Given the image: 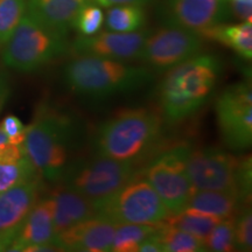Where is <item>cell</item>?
<instances>
[{"label": "cell", "instance_id": "obj_1", "mask_svg": "<svg viewBox=\"0 0 252 252\" xmlns=\"http://www.w3.org/2000/svg\"><path fill=\"white\" fill-rule=\"evenodd\" d=\"M222 63L215 55L197 54L166 71L158 87L162 116L171 124L197 112L216 88Z\"/></svg>", "mask_w": 252, "mask_h": 252}, {"label": "cell", "instance_id": "obj_2", "mask_svg": "<svg viewBox=\"0 0 252 252\" xmlns=\"http://www.w3.org/2000/svg\"><path fill=\"white\" fill-rule=\"evenodd\" d=\"M78 126L68 113L41 106L27 126L24 151L37 173L48 181L58 182L71 162Z\"/></svg>", "mask_w": 252, "mask_h": 252}, {"label": "cell", "instance_id": "obj_3", "mask_svg": "<svg viewBox=\"0 0 252 252\" xmlns=\"http://www.w3.org/2000/svg\"><path fill=\"white\" fill-rule=\"evenodd\" d=\"M162 132V118L153 110H122L99 126L94 138L97 154L135 163L153 149Z\"/></svg>", "mask_w": 252, "mask_h": 252}, {"label": "cell", "instance_id": "obj_4", "mask_svg": "<svg viewBox=\"0 0 252 252\" xmlns=\"http://www.w3.org/2000/svg\"><path fill=\"white\" fill-rule=\"evenodd\" d=\"M64 81L78 96L100 99L147 86L153 74L147 67L97 56H76L65 65Z\"/></svg>", "mask_w": 252, "mask_h": 252}, {"label": "cell", "instance_id": "obj_5", "mask_svg": "<svg viewBox=\"0 0 252 252\" xmlns=\"http://www.w3.org/2000/svg\"><path fill=\"white\" fill-rule=\"evenodd\" d=\"M251 157H237L219 147L189 151L187 173L195 190H225L243 203L251 200Z\"/></svg>", "mask_w": 252, "mask_h": 252}, {"label": "cell", "instance_id": "obj_6", "mask_svg": "<svg viewBox=\"0 0 252 252\" xmlns=\"http://www.w3.org/2000/svg\"><path fill=\"white\" fill-rule=\"evenodd\" d=\"M2 61L18 71H35L68 49L67 35L41 24L26 12L5 43Z\"/></svg>", "mask_w": 252, "mask_h": 252}, {"label": "cell", "instance_id": "obj_7", "mask_svg": "<svg viewBox=\"0 0 252 252\" xmlns=\"http://www.w3.org/2000/svg\"><path fill=\"white\" fill-rule=\"evenodd\" d=\"M135 174V163L97 154L71 161L60 181L96 206L124 187Z\"/></svg>", "mask_w": 252, "mask_h": 252}, {"label": "cell", "instance_id": "obj_8", "mask_svg": "<svg viewBox=\"0 0 252 252\" xmlns=\"http://www.w3.org/2000/svg\"><path fill=\"white\" fill-rule=\"evenodd\" d=\"M94 208L97 215L105 217L116 225L124 223L157 224L171 216L154 188L139 173Z\"/></svg>", "mask_w": 252, "mask_h": 252}, {"label": "cell", "instance_id": "obj_9", "mask_svg": "<svg viewBox=\"0 0 252 252\" xmlns=\"http://www.w3.org/2000/svg\"><path fill=\"white\" fill-rule=\"evenodd\" d=\"M188 145H178L157 157L144 173L145 179L154 188L171 215L187 208L195 189L187 173Z\"/></svg>", "mask_w": 252, "mask_h": 252}, {"label": "cell", "instance_id": "obj_10", "mask_svg": "<svg viewBox=\"0 0 252 252\" xmlns=\"http://www.w3.org/2000/svg\"><path fill=\"white\" fill-rule=\"evenodd\" d=\"M216 116L222 139L230 149L243 151L252 141V93L248 83L226 88L216 100Z\"/></svg>", "mask_w": 252, "mask_h": 252}, {"label": "cell", "instance_id": "obj_11", "mask_svg": "<svg viewBox=\"0 0 252 252\" xmlns=\"http://www.w3.org/2000/svg\"><path fill=\"white\" fill-rule=\"evenodd\" d=\"M201 49L198 34L168 25L147 35L139 60L150 70L167 71L200 54Z\"/></svg>", "mask_w": 252, "mask_h": 252}, {"label": "cell", "instance_id": "obj_12", "mask_svg": "<svg viewBox=\"0 0 252 252\" xmlns=\"http://www.w3.org/2000/svg\"><path fill=\"white\" fill-rule=\"evenodd\" d=\"M147 31H137L131 33L105 31L89 36H78L71 43V52L76 56H97L112 59L117 61L139 60L145 40L149 35Z\"/></svg>", "mask_w": 252, "mask_h": 252}, {"label": "cell", "instance_id": "obj_13", "mask_svg": "<svg viewBox=\"0 0 252 252\" xmlns=\"http://www.w3.org/2000/svg\"><path fill=\"white\" fill-rule=\"evenodd\" d=\"M167 23L198 35L230 17L225 0H167Z\"/></svg>", "mask_w": 252, "mask_h": 252}, {"label": "cell", "instance_id": "obj_14", "mask_svg": "<svg viewBox=\"0 0 252 252\" xmlns=\"http://www.w3.org/2000/svg\"><path fill=\"white\" fill-rule=\"evenodd\" d=\"M116 226L105 217L96 215L55 235L53 243L58 245L61 251H111Z\"/></svg>", "mask_w": 252, "mask_h": 252}, {"label": "cell", "instance_id": "obj_15", "mask_svg": "<svg viewBox=\"0 0 252 252\" xmlns=\"http://www.w3.org/2000/svg\"><path fill=\"white\" fill-rule=\"evenodd\" d=\"M40 188L36 178L0 193V236L14 241L32 208L39 200Z\"/></svg>", "mask_w": 252, "mask_h": 252}, {"label": "cell", "instance_id": "obj_16", "mask_svg": "<svg viewBox=\"0 0 252 252\" xmlns=\"http://www.w3.org/2000/svg\"><path fill=\"white\" fill-rule=\"evenodd\" d=\"M54 235V202L47 196L34 204L7 251H24L31 245L50 243Z\"/></svg>", "mask_w": 252, "mask_h": 252}, {"label": "cell", "instance_id": "obj_17", "mask_svg": "<svg viewBox=\"0 0 252 252\" xmlns=\"http://www.w3.org/2000/svg\"><path fill=\"white\" fill-rule=\"evenodd\" d=\"M49 196L54 202L55 235L97 215L96 208L91 201L62 184L53 189Z\"/></svg>", "mask_w": 252, "mask_h": 252}, {"label": "cell", "instance_id": "obj_18", "mask_svg": "<svg viewBox=\"0 0 252 252\" xmlns=\"http://www.w3.org/2000/svg\"><path fill=\"white\" fill-rule=\"evenodd\" d=\"M90 0H28L27 13L41 24L67 35L78 12Z\"/></svg>", "mask_w": 252, "mask_h": 252}, {"label": "cell", "instance_id": "obj_19", "mask_svg": "<svg viewBox=\"0 0 252 252\" xmlns=\"http://www.w3.org/2000/svg\"><path fill=\"white\" fill-rule=\"evenodd\" d=\"M245 206L237 194L225 190H195L189 198L187 208L196 212L224 219L235 216Z\"/></svg>", "mask_w": 252, "mask_h": 252}, {"label": "cell", "instance_id": "obj_20", "mask_svg": "<svg viewBox=\"0 0 252 252\" xmlns=\"http://www.w3.org/2000/svg\"><path fill=\"white\" fill-rule=\"evenodd\" d=\"M201 36L222 43L244 60L250 61L252 59V20L235 25L220 23L209 28Z\"/></svg>", "mask_w": 252, "mask_h": 252}, {"label": "cell", "instance_id": "obj_21", "mask_svg": "<svg viewBox=\"0 0 252 252\" xmlns=\"http://www.w3.org/2000/svg\"><path fill=\"white\" fill-rule=\"evenodd\" d=\"M156 234L166 252H200L207 251L206 244L196 236L167 224L165 220L159 223Z\"/></svg>", "mask_w": 252, "mask_h": 252}, {"label": "cell", "instance_id": "obj_22", "mask_svg": "<svg viewBox=\"0 0 252 252\" xmlns=\"http://www.w3.org/2000/svg\"><path fill=\"white\" fill-rule=\"evenodd\" d=\"M146 21V14L143 6L139 5H119L109 7L104 23L109 31L131 33L143 28Z\"/></svg>", "mask_w": 252, "mask_h": 252}, {"label": "cell", "instance_id": "obj_23", "mask_svg": "<svg viewBox=\"0 0 252 252\" xmlns=\"http://www.w3.org/2000/svg\"><path fill=\"white\" fill-rule=\"evenodd\" d=\"M220 220V217L186 208L180 213L173 214L165 220V222L175 228L185 230L204 242Z\"/></svg>", "mask_w": 252, "mask_h": 252}, {"label": "cell", "instance_id": "obj_24", "mask_svg": "<svg viewBox=\"0 0 252 252\" xmlns=\"http://www.w3.org/2000/svg\"><path fill=\"white\" fill-rule=\"evenodd\" d=\"M157 224H138V223H124L116 226L115 237L111 245V251L115 252H138V247L145 238L157 231Z\"/></svg>", "mask_w": 252, "mask_h": 252}, {"label": "cell", "instance_id": "obj_25", "mask_svg": "<svg viewBox=\"0 0 252 252\" xmlns=\"http://www.w3.org/2000/svg\"><path fill=\"white\" fill-rule=\"evenodd\" d=\"M39 175L27 156L14 160H0V193L23 182L36 179Z\"/></svg>", "mask_w": 252, "mask_h": 252}, {"label": "cell", "instance_id": "obj_26", "mask_svg": "<svg viewBox=\"0 0 252 252\" xmlns=\"http://www.w3.org/2000/svg\"><path fill=\"white\" fill-rule=\"evenodd\" d=\"M26 12V0H0V46L7 42Z\"/></svg>", "mask_w": 252, "mask_h": 252}, {"label": "cell", "instance_id": "obj_27", "mask_svg": "<svg viewBox=\"0 0 252 252\" xmlns=\"http://www.w3.org/2000/svg\"><path fill=\"white\" fill-rule=\"evenodd\" d=\"M204 244H206L207 251H236L235 216L220 219L204 241Z\"/></svg>", "mask_w": 252, "mask_h": 252}, {"label": "cell", "instance_id": "obj_28", "mask_svg": "<svg viewBox=\"0 0 252 252\" xmlns=\"http://www.w3.org/2000/svg\"><path fill=\"white\" fill-rule=\"evenodd\" d=\"M104 24V13L100 6L94 4H87L78 12L75 18L72 27L76 28L81 35L89 36L98 33Z\"/></svg>", "mask_w": 252, "mask_h": 252}, {"label": "cell", "instance_id": "obj_29", "mask_svg": "<svg viewBox=\"0 0 252 252\" xmlns=\"http://www.w3.org/2000/svg\"><path fill=\"white\" fill-rule=\"evenodd\" d=\"M236 250L251 251L252 248V215L251 208L245 204L235 215Z\"/></svg>", "mask_w": 252, "mask_h": 252}, {"label": "cell", "instance_id": "obj_30", "mask_svg": "<svg viewBox=\"0 0 252 252\" xmlns=\"http://www.w3.org/2000/svg\"><path fill=\"white\" fill-rule=\"evenodd\" d=\"M0 130L4 132L9 143L18 145V146H24L27 126H25L17 116H6L0 124Z\"/></svg>", "mask_w": 252, "mask_h": 252}, {"label": "cell", "instance_id": "obj_31", "mask_svg": "<svg viewBox=\"0 0 252 252\" xmlns=\"http://www.w3.org/2000/svg\"><path fill=\"white\" fill-rule=\"evenodd\" d=\"M24 156H26L24 146H18V145L9 143L4 132L0 130V160L20 159Z\"/></svg>", "mask_w": 252, "mask_h": 252}, {"label": "cell", "instance_id": "obj_32", "mask_svg": "<svg viewBox=\"0 0 252 252\" xmlns=\"http://www.w3.org/2000/svg\"><path fill=\"white\" fill-rule=\"evenodd\" d=\"M230 15L241 21L252 20V1H226Z\"/></svg>", "mask_w": 252, "mask_h": 252}, {"label": "cell", "instance_id": "obj_33", "mask_svg": "<svg viewBox=\"0 0 252 252\" xmlns=\"http://www.w3.org/2000/svg\"><path fill=\"white\" fill-rule=\"evenodd\" d=\"M162 247L156 232L146 237L138 247V252H162Z\"/></svg>", "mask_w": 252, "mask_h": 252}, {"label": "cell", "instance_id": "obj_34", "mask_svg": "<svg viewBox=\"0 0 252 252\" xmlns=\"http://www.w3.org/2000/svg\"><path fill=\"white\" fill-rule=\"evenodd\" d=\"M94 1V4L100 6V7H112V6H119V5H139L144 6L150 4L152 0H90Z\"/></svg>", "mask_w": 252, "mask_h": 252}, {"label": "cell", "instance_id": "obj_35", "mask_svg": "<svg viewBox=\"0 0 252 252\" xmlns=\"http://www.w3.org/2000/svg\"><path fill=\"white\" fill-rule=\"evenodd\" d=\"M7 94H8L7 82H6L4 75L0 72V106L5 103L6 98H7Z\"/></svg>", "mask_w": 252, "mask_h": 252}, {"label": "cell", "instance_id": "obj_36", "mask_svg": "<svg viewBox=\"0 0 252 252\" xmlns=\"http://www.w3.org/2000/svg\"><path fill=\"white\" fill-rule=\"evenodd\" d=\"M12 242H13L12 239L0 236V252L7 251V249L9 248V245L12 244Z\"/></svg>", "mask_w": 252, "mask_h": 252}, {"label": "cell", "instance_id": "obj_37", "mask_svg": "<svg viewBox=\"0 0 252 252\" xmlns=\"http://www.w3.org/2000/svg\"><path fill=\"white\" fill-rule=\"evenodd\" d=\"M225 1H252V0H225Z\"/></svg>", "mask_w": 252, "mask_h": 252}]
</instances>
